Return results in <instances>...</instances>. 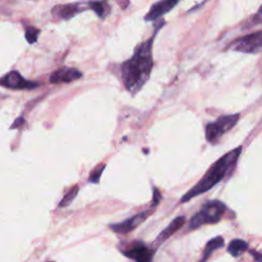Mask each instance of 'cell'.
I'll return each instance as SVG.
<instances>
[{
    "label": "cell",
    "instance_id": "1",
    "mask_svg": "<svg viewBox=\"0 0 262 262\" xmlns=\"http://www.w3.org/2000/svg\"><path fill=\"white\" fill-rule=\"evenodd\" d=\"M165 20H161L156 25L154 34L136 46L133 56L121 65V79L124 87L131 94L138 93L148 82L154 66L153 45L159 30L164 26Z\"/></svg>",
    "mask_w": 262,
    "mask_h": 262
},
{
    "label": "cell",
    "instance_id": "2",
    "mask_svg": "<svg viewBox=\"0 0 262 262\" xmlns=\"http://www.w3.org/2000/svg\"><path fill=\"white\" fill-rule=\"evenodd\" d=\"M241 153H242V146H238V148L223 155L222 158H219L214 164L211 165L210 168L207 170L201 180L190 191H187L183 195V197L181 199V203L191 201L193 198L208 192L217 183L224 180L225 176L235 169Z\"/></svg>",
    "mask_w": 262,
    "mask_h": 262
},
{
    "label": "cell",
    "instance_id": "3",
    "mask_svg": "<svg viewBox=\"0 0 262 262\" xmlns=\"http://www.w3.org/2000/svg\"><path fill=\"white\" fill-rule=\"evenodd\" d=\"M226 206L222 202L214 200L208 201L203 205L201 210L196 213L190 222V229H197L204 224H215L220 222L224 212Z\"/></svg>",
    "mask_w": 262,
    "mask_h": 262
},
{
    "label": "cell",
    "instance_id": "4",
    "mask_svg": "<svg viewBox=\"0 0 262 262\" xmlns=\"http://www.w3.org/2000/svg\"><path fill=\"white\" fill-rule=\"evenodd\" d=\"M240 118V114L225 115V116L219 117L216 121L207 124L205 128L206 140L211 144H216L219 140L222 138V135L233 129L238 123Z\"/></svg>",
    "mask_w": 262,
    "mask_h": 262
},
{
    "label": "cell",
    "instance_id": "5",
    "mask_svg": "<svg viewBox=\"0 0 262 262\" xmlns=\"http://www.w3.org/2000/svg\"><path fill=\"white\" fill-rule=\"evenodd\" d=\"M230 49L243 54L256 55L262 51V30L258 32L247 34L230 44Z\"/></svg>",
    "mask_w": 262,
    "mask_h": 262
},
{
    "label": "cell",
    "instance_id": "6",
    "mask_svg": "<svg viewBox=\"0 0 262 262\" xmlns=\"http://www.w3.org/2000/svg\"><path fill=\"white\" fill-rule=\"evenodd\" d=\"M1 86L9 89H34L40 86V83L25 79L18 71H10L0 80Z\"/></svg>",
    "mask_w": 262,
    "mask_h": 262
},
{
    "label": "cell",
    "instance_id": "7",
    "mask_svg": "<svg viewBox=\"0 0 262 262\" xmlns=\"http://www.w3.org/2000/svg\"><path fill=\"white\" fill-rule=\"evenodd\" d=\"M121 251L125 256L134 260L135 262H152L155 253V249L149 248L145 244L139 242V241H135V242L131 243L128 247Z\"/></svg>",
    "mask_w": 262,
    "mask_h": 262
},
{
    "label": "cell",
    "instance_id": "8",
    "mask_svg": "<svg viewBox=\"0 0 262 262\" xmlns=\"http://www.w3.org/2000/svg\"><path fill=\"white\" fill-rule=\"evenodd\" d=\"M154 211H155V209H150V210L142 211L126 220H124V222L120 223L111 224L110 228L113 230V232L117 234H121V235L128 234L132 232V230H134L138 226H140L141 223H143L145 220L149 218V216H151L154 213Z\"/></svg>",
    "mask_w": 262,
    "mask_h": 262
},
{
    "label": "cell",
    "instance_id": "9",
    "mask_svg": "<svg viewBox=\"0 0 262 262\" xmlns=\"http://www.w3.org/2000/svg\"><path fill=\"white\" fill-rule=\"evenodd\" d=\"M89 9L88 3H82V2H76V3H68V4H61V5H56L51 10V14L58 20H69L72 18H74L78 14L84 12V10Z\"/></svg>",
    "mask_w": 262,
    "mask_h": 262
},
{
    "label": "cell",
    "instance_id": "10",
    "mask_svg": "<svg viewBox=\"0 0 262 262\" xmlns=\"http://www.w3.org/2000/svg\"><path fill=\"white\" fill-rule=\"evenodd\" d=\"M82 73L76 68L62 67L55 71L49 77L51 84H60V83H71L81 79Z\"/></svg>",
    "mask_w": 262,
    "mask_h": 262
},
{
    "label": "cell",
    "instance_id": "11",
    "mask_svg": "<svg viewBox=\"0 0 262 262\" xmlns=\"http://www.w3.org/2000/svg\"><path fill=\"white\" fill-rule=\"evenodd\" d=\"M180 2V0H160L152 5L149 13L145 15L144 20L146 22H155L161 17L169 13Z\"/></svg>",
    "mask_w": 262,
    "mask_h": 262
},
{
    "label": "cell",
    "instance_id": "12",
    "mask_svg": "<svg viewBox=\"0 0 262 262\" xmlns=\"http://www.w3.org/2000/svg\"><path fill=\"white\" fill-rule=\"evenodd\" d=\"M185 223V217L184 216H177L172 222L169 223V225L167 226L164 230L160 233V235L157 237V239L154 241L153 247H159L162 245L165 241L168 240L170 237H172L177 230H180L183 224Z\"/></svg>",
    "mask_w": 262,
    "mask_h": 262
},
{
    "label": "cell",
    "instance_id": "13",
    "mask_svg": "<svg viewBox=\"0 0 262 262\" xmlns=\"http://www.w3.org/2000/svg\"><path fill=\"white\" fill-rule=\"evenodd\" d=\"M224 246V240L222 237H216L211 239L209 242L206 244L205 247V251H204V255L202 257V260L200 262H207V260L209 259V257L211 256V254L216 251L217 249L222 248Z\"/></svg>",
    "mask_w": 262,
    "mask_h": 262
},
{
    "label": "cell",
    "instance_id": "14",
    "mask_svg": "<svg viewBox=\"0 0 262 262\" xmlns=\"http://www.w3.org/2000/svg\"><path fill=\"white\" fill-rule=\"evenodd\" d=\"M248 247L249 245L246 241L241 240V239H236L229 243L227 247V252L234 257H239L241 254H243L245 252V251L248 249Z\"/></svg>",
    "mask_w": 262,
    "mask_h": 262
},
{
    "label": "cell",
    "instance_id": "15",
    "mask_svg": "<svg viewBox=\"0 0 262 262\" xmlns=\"http://www.w3.org/2000/svg\"><path fill=\"white\" fill-rule=\"evenodd\" d=\"M25 29V38L29 44H34L37 42L38 37L40 35V30L34 26L24 25Z\"/></svg>",
    "mask_w": 262,
    "mask_h": 262
},
{
    "label": "cell",
    "instance_id": "16",
    "mask_svg": "<svg viewBox=\"0 0 262 262\" xmlns=\"http://www.w3.org/2000/svg\"><path fill=\"white\" fill-rule=\"evenodd\" d=\"M78 192H79V186L78 185L73 186L71 190L64 196V198L61 199L60 203L59 204V207L62 208V207L69 206L73 201H74V199L77 197Z\"/></svg>",
    "mask_w": 262,
    "mask_h": 262
},
{
    "label": "cell",
    "instance_id": "17",
    "mask_svg": "<svg viewBox=\"0 0 262 262\" xmlns=\"http://www.w3.org/2000/svg\"><path fill=\"white\" fill-rule=\"evenodd\" d=\"M89 9L93 10L100 18H102L106 15V3L102 1H89Z\"/></svg>",
    "mask_w": 262,
    "mask_h": 262
},
{
    "label": "cell",
    "instance_id": "18",
    "mask_svg": "<svg viewBox=\"0 0 262 262\" xmlns=\"http://www.w3.org/2000/svg\"><path fill=\"white\" fill-rule=\"evenodd\" d=\"M104 164H100L98 165L96 168H94L89 175V181L92 183H99L100 180H101V175L102 173V171L104 170Z\"/></svg>",
    "mask_w": 262,
    "mask_h": 262
},
{
    "label": "cell",
    "instance_id": "19",
    "mask_svg": "<svg viewBox=\"0 0 262 262\" xmlns=\"http://www.w3.org/2000/svg\"><path fill=\"white\" fill-rule=\"evenodd\" d=\"M261 23H262V4L259 7L258 12L253 16V18L251 19V20H250L251 26H256V25L261 24Z\"/></svg>",
    "mask_w": 262,
    "mask_h": 262
},
{
    "label": "cell",
    "instance_id": "20",
    "mask_svg": "<svg viewBox=\"0 0 262 262\" xmlns=\"http://www.w3.org/2000/svg\"><path fill=\"white\" fill-rule=\"evenodd\" d=\"M161 199V194L159 192L158 188H154V198H153V207H156L157 205L159 204Z\"/></svg>",
    "mask_w": 262,
    "mask_h": 262
}]
</instances>
